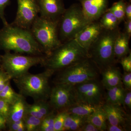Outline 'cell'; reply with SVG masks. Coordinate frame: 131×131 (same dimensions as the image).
<instances>
[{
	"mask_svg": "<svg viewBox=\"0 0 131 131\" xmlns=\"http://www.w3.org/2000/svg\"><path fill=\"white\" fill-rule=\"evenodd\" d=\"M0 50L30 56H45L30 30L11 24L0 29Z\"/></svg>",
	"mask_w": 131,
	"mask_h": 131,
	"instance_id": "6da1fadb",
	"label": "cell"
},
{
	"mask_svg": "<svg viewBox=\"0 0 131 131\" xmlns=\"http://www.w3.org/2000/svg\"><path fill=\"white\" fill-rule=\"evenodd\" d=\"M88 58V52L73 39L62 43L45 56L41 65L54 73Z\"/></svg>",
	"mask_w": 131,
	"mask_h": 131,
	"instance_id": "7a4b0ae2",
	"label": "cell"
},
{
	"mask_svg": "<svg viewBox=\"0 0 131 131\" xmlns=\"http://www.w3.org/2000/svg\"><path fill=\"white\" fill-rule=\"evenodd\" d=\"M54 73L51 71L46 69L44 72L38 74L28 72L13 80L21 95L32 97L35 102L47 101L51 90L49 81Z\"/></svg>",
	"mask_w": 131,
	"mask_h": 131,
	"instance_id": "3957f363",
	"label": "cell"
},
{
	"mask_svg": "<svg viewBox=\"0 0 131 131\" xmlns=\"http://www.w3.org/2000/svg\"><path fill=\"white\" fill-rule=\"evenodd\" d=\"M119 28L113 30L103 29L90 47L88 53L100 71L113 65L116 62L114 53L115 42L119 33Z\"/></svg>",
	"mask_w": 131,
	"mask_h": 131,
	"instance_id": "277c9868",
	"label": "cell"
},
{
	"mask_svg": "<svg viewBox=\"0 0 131 131\" xmlns=\"http://www.w3.org/2000/svg\"><path fill=\"white\" fill-rule=\"evenodd\" d=\"M60 71L55 79V84L75 86L97 79L100 71L93 61L88 58Z\"/></svg>",
	"mask_w": 131,
	"mask_h": 131,
	"instance_id": "5b68a950",
	"label": "cell"
},
{
	"mask_svg": "<svg viewBox=\"0 0 131 131\" xmlns=\"http://www.w3.org/2000/svg\"><path fill=\"white\" fill-rule=\"evenodd\" d=\"M59 22L39 16L31 26L30 30L45 56L62 43L59 36Z\"/></svg>",
	"mask_w": 131,
	"mask_h": 131,
	"instance_id": "8992f818",
	"label": "cell"
},
{
	"mask_svg": "<svg viewBox=\"0 0 131 131\" xmlns=\"http://www.w3.org/2000/svg\"><path fill=\"white\" fill-rule=\"evenodd\" d=\"M90 21L81 7L74 4L65 9L59 22V36L62 43L74 38L76 35Z\"/></svg>",
	"mask_w": 131,
	"mask_h": 131,
	"instance_id": "52a82bcc",
	"label": "cell"
},
{
	"mask_svg": "<svg viewBox=\"0 0 131 131\" xmlns=\"http://www.w3.org/2000/svg\"><path fill=\"white\" fill-rule=\"evenodd\" d=\"M45 56H25L6 51L1 55V69L8 75L11 79H16L28 73L32 66L41 65Z\"/></svg>",
	"mask_w": 131,
	"mask_h": 131,
	"instance_id": "ba28073f",
	"label": "cell"
},
{
	"mask_svg": "<svg viewBox=\"0 0 131 131\" xmlns=\"http://www.w3.org/2000/svg\"><path fill=\"white\" fill-rule=\"evenodd\" d=\"M51 90L49 103L55 111H59L79 102L74 86L64 84H55Z\"/></svg>",
	"mask_w": 131,
	"mask_h": 131,
	"instance_id": "9c48e42d",
	"label": "cell"
},
{
	"mask_svg": "<svg viewBox=\"0 0 131 131\" xmlns=\"http://www.w3.org/2000/svg\"><path fill=\"white\" fill-rule=\"evenodd\" d=\"M78 102L96 106L103 105V85L97 79L74 86Z\"/></svg>",
	"mask_w": 131,
	"mask_h": 131,
	"instance_id": "30bf717a",
	"label": "cell"
},
{
	"mask_svg": "<svg viewBox=\"0 0 131 131\" xmlns=\"http://www.w3.org/2000/svg\"><path fill=\"white\" fill-rule=\"evenodd\" d=\"M18 8L12 25L30 30L39 16V9L37 0H16Z\"/></svg>",
	"mask_w": 131,
	"mask_h": 131,
	"instance_id": "8fae6325",
	"label": "cell"
},
{
	"mask_svg": "<svg viewBox=\"0 0 131 131\" xmlns=\"http://www.w3.org/2000/svg\"><path fill=\"white\" fill-rule=\"evenodd\" d=\"M121 106L105 103H103L102 107L108 124L122 127L128 131L130 124V118Z\"/></svg>",
	"mask_w": 131,
	"mask_h": 131,
	"instance_id": "7c38bea8",
	"label": "cell"
},
{
	"mask_svg": "<svg viewBox=\"0 0 131 131\" xmlns=\"http://www.w3.org/2000/svg\"><path fill=\"white\" fill-rule=\"evenodd\" d=\"M39 16L52 21H59L65 10L62 0H37Z\"/></svg>",
	"mask_w": 131,
	"mask_h": 131,
	"instance_id": "4fadbf2b",
	"label": "cell"
},
{
	"mask_svg": "<svg viewBox=\"0 0 131 131\" xmlns=\"http://www.w3.org/2000/svg\"><path fill=\"white\" fill-rule=\"evenodd\" d=\"M103 30L99 21H91L78 33L74 39L88 52L91 45Z\"/></svg>",
	"mask_w": 131,
	"mask_h": 131,
	"instance_id": "5bb4252c",
	"label": "cell"
},
{
	"mask_svg": "<svg viewBox=\"0 0 131 131\" xmlns=\"http://www.w3.org/2000/svg\"><path fill=\"white\" fill-rule=\"evenodd\" d=\"M82 10L90 22L98 20L107 10L108 0H80Z\"/></svg>",
	"mask_w": 131,
	"mask_h": 131,
	"instance_id": "9a60e30c",
	"label": "cell"
},
{
	"mask_svg": "<svg viewBox=\"0 0 131 131\" xmlns=\"http://www.w3.org/2000/svg\"><path fill=\"white\" fill-rule=\"evenodd\" d=\"M101 71L102 77L101 83L106 89L123 84L120 71L114 64L107 66Z\"/></svg>",
	"mask_w": 131,
	"mask_h": 131,
	"instance_id": "2e32d148",
	"label": "cell"
},
{
	"mask_svg": "<svg viewBox=\"0 0 131 131\" xmlns=\"http://www.w3.org/2000/svg\"><path fill=\"white\" fill-rule=\"evenodd\" d=\"M28 105L25 96L21 95L14 103L10 105L7 123L23 120L27 114Z\"/></svg>",
	"mask_w": 131,
	"mask_h": 131,
	"instance_id": "e0dca14e",
	"label": "cell"
},
{
	"mask_svg": "<svg viewBox=\"0 0 131 131\" xmlns=\"http://www.w3.org/2000/svg\"><path fill=\"white\" fill-rule=\"evenodd\" d=\"M130 38L124 32H120L114 43V53L115 58L120 59L130 53Z\"/></svg>",
	"mask_w": 131,
	"mask_h": 131,
	"instance_id": "ac0fdd59",
	"label": "cell"
},
{
	"mask_svg": "<svg viewBox=\"0 0 131 131\" xmlns=\"http://www.w3.org/2000/svg\"><path fill=\"white\" fill-rule=\"evenodd\" d=\"M101 106H96L79 102L65 109L67 112L82 116L88 117Z\"/></svg>",
	"mask_w": 131,
	"mask_h": 131,
	"instance_id": "d6986e66",
	"label": "cell"
},
{
	"mask_svg": "<svg viewBox=\"0 0 131 131\" xmlns=\"http://www.w3.org/2000/svg\"><path fill=\"white\" fill-rule=\"evenodd\" d=\"M87 119V117L69 113L64 121L63 131H80Z\"/></svg>",
	"mask_w": 131,
	"mask_h": 131,
	"instance_id": "ffe728a7",
	"label": "cell"
},
{
	"mask_svg": "<svg viewBox=\"0 0 131 131\" xmlns=\"http://www.w3.org/2000/svg\"><path fill=\"white\" fill-rule=\"evenodd\" d=\"M102 106L87 117V120L93 124L100 131H106L107 125V119Z\"/></svg>",
	"mask_w": 131,
	"mask_h": 131,
	"instance_id": "44dd1931",
	"label": "cell"
},
{
	"mask_svg": "<svg viewBox=\"0 0 131 131\" xmlns=\"http://www.w3.org/2000/svg\"><path fill=\"white\" fill-rule=\"evenodd\" d=\"M106 103L122 105L125 89L123 84L107 89Z\"/></svg>",
	"mask_w": 131,
	"mask_h": 131,
	"instance_id": "7402d4cb",
	"label": "cell"
},
{
	"mask_svg": "<svg viewBox=\"0 0 131 131\" xmlns=\"http://www.w3.org/2000/svg\"><path fill=\"white\" fill-rule=\"evenodd\" d=\"M99 23L103 29L113 30L119 28L120 22L112 13L107 9L100 18Z\"/></svg>",
	"mask_w": 131,
	"mask_h": 131,
	"instance_id": "603a6c76",
	"label": "cell"
},
{
	"mask_svg": "<svg viewBox=\"0 0 131 131\" xmlns=\"http://www.w3.org/2000/svg\"><path fill=\"white\" fill-rule=\"evenodd\" d=\"M20 95V94L17 93L12 89L9 81L0 92V99L6 101L11 105L14 103Z\"/></svg>",
	"mask_w": 131,
	"mask_h": 131,
	"instance_id": "cb8c5ba5",
	"label": "cell"
},
{
	"mask_svg": "<svg viewBox=\"0 0 131 131\" xmlns=\"http://www.w3.org/2000/svg\"><path fill=\"white\" fill-rule=\"evenodd\" d=\"M126 5L125 0H119L117 2L115 3L110 8H108L109 11L116 16L120 23L126 19Z\"/></svg>",
	"mask_w": 131,
	"mask_h": 131,
	"instance_id": "d4e9b609",
	"label": "cell"
},
{
	"mask_svg": "<svg viewBox=\"0 0 131 131\" xmlns=\"http://www.w3.org/2000/svg\"><path fill=\"white\" fill-rule=\"evenodd\" d=\"M42 119L30 115H26L23 119L26 131H39Z\"/></svg>",
	"mask_w": 131,
	"mask_h": 131,
	"instance_id": "484cf974",
	"label": "cell"
},
{
	"mask_svg": "<svg viewBox=\"0 0 131 131\" xmlns=\"http://www.w3.org/2000/svg\"><path fill=\"white\" fill-rule=\"evenodd\" d=\"M56 115L55 110H53L50 113L42 119L39 131H55L54 122Z\"/></svg>",
	"mask_w": 131,
	"mask_h": 131,
	"instance_id": "4316f807",
	"label": "cell"
},
{
	"mask_svg": "<svg viewBox=\"0 0 131 131\" xmlns=\"http://www.w3.org/2000/svg\"><path fill=\"white\" fill-rule=\"evenodd\" d=\"M69 114L65 110H63L59 111L58 113L56 115L54 122L55 131H63L64 121Z\"/></svg>",
	"mask_w": 131,
	"mask_h": 131,
	"instance_id": "83f0119b",
	"label": "cell"
},
{
	"mask_svg": "<svg viewBox=\"0 0 131 131\" xmlns=\"http://www.w3.org/2000/svg\"><path fill=\"white\" fill-rule=\"evenodd\" d=\"M38 109L44 118L53 111V110L47 101L35 102Z\"/></svg>",
	"mask_w": 131,
	"mask_h": 131,
	"instance_id": "f1b7e54d",
	"label": "cell"
},
{
	"mask_svg": "<svg viewBox=\"0 0 131 131\" xmlns=\"http://www.w3.org/2000/svg\"><path fill=\"white\" fill-rule=\"evenodd\" d=\"M11 0H0V19L3 25L8 24L5 16V11L6 8L10 4Z\"/></svg>",
	"mask_w": 131,
	"mask_h": 131,
	"instance_id": "f546056e",
	"label": "cell"
},
{
	"mask_svg": "<svg viewBox=\"0 0 131 131\" xmlns=\"http://www.w3.org/2000/svg\"><path fill=\"white\" fill-rule=\"evenodd\" d=\"M121 64L125 72H131V54L130 52L128 55L120 59Z\"/></svg>",
	"mask_w": 131,
	"mask_h": 131,
	"instance_id": "4dcf8cb0",
	"label": "cell"
},
{
	"mask_svg": "<svg viewBox=\"0 0 131 131\" xmlns=\"http://www.w3.org/2000/svg\"><path fill=\"white\" fill-rule=\"evenodd\" d=\"M27 114L34 116L41 119H43L44 118L43 117L39 112L35 103L32 105L29 104L27 108Z\"/></svg>",
	"mask_w": 131,
	"mask_h": 131,
	"instance_id": "1f68e13d",
	"label": "cell"
},
{
	"mask_svg": "<svg viewBox=\"0 0 131 131\" xmlns=\"http://www.w3.org/2000/svg\"><path fill=\"white\" fill-rule=\"evenodd\" d=\"M10 105L6 101L0 99V114L7 119L8 118L10 110Z\"/></svg>",
	"mask_w": 131,
	"mask_h": 131,
	"instance_id": "d6a6232c",
	"label": "cell"
},
{
	"mask_svg": "<svg viewBox=\"0 0 131 131\" xmlns=\"http://www.w3.org/2000/svg\"><path fill=\"white\" fill-rule=\"evenodd\" d=\"M11 80L8 75L2 69H0V92L2 91Z\"/></svg>",
	"mask_w": 131,
	"mask_h": 131,
	"instance_id": "836d02e7",
	"label": "cell"
},
{
	"mask_svg": "<svg viewBox=\"0 0 131 131\" xmlns=\"http://www.w3.org/2000/svg\"><path fill=\"white\" fill-rule=\"evenodd\" d=\"M122 84L126 89H131V72H125L122 75Z\"/></svg>",
	"mask_w": 131,
	"mask_h": 131,
	"instance_id": "e575fe53",
	"label": "cell"
},
{
	"mask_svg": "<svg viewBox=\"0 0 131 131\" xmlns=\"http://www.w3.org/2000/svg\"><path fill=\"white\" fill-rule=\"evenodd\" d=\"M122 105L129 109L131 108V90L125 89Z\"/></svg>",
	"mask_w": 131,
	"mask_h": 131,
	"instance_id": "d590c367",
	"label": "cell"
},
{
	"mask_svg": "<svg viewBox=\"0 0 131 131\" xmlns=\"http://www.w3.org/2000/svg\"><path fill=\"white\" fill-rule=\"evenodd\" d=\"M23 124H24L23 120L7 123L9 130L10 131H18L19 127Z\"/></svg>",
	"mask_w": 131,
	"mask_h": 131,
	"instance_id": "8d00e7d4",
	"label": "cell"
},
{
	"mask_svg": "<svg viewBox=\"0 0 131 131\" xmlns=\"http://www.w3.org/2000/svg\"><path fill=\"white\" fill-rule=\"evenodd\" d=\"M80 131H100L94 125L87 120Z\"/></svg>",
	"mask_w": 131,
	"mask_h": 131,
	"instance_id": "74e56055",
	"label": "cell"
},
{
	"mask_svg": "<svg viewBox=\"0 0 131 131\" xmlns=\"http://www.w3.org/2000/svg\"><path fill=\"white\" fill-rule=\"evenodd\" d=\"M106 130L108 131H126L127 130L122 127L118 126L113 125L107 124Z\"/></svg>",
	"mask_w": 131,
	"mask_h": 131,
	"instance_id": "f35d334b",
	"label": "cell"
},
{
	"mask_svg": "<svg viewBox=\"0 0 131 131\" xmlns=\"http://www.w3.org/2000/svg\"><path fill=\"white\" fill-rule=\"evenodd\" d=\"M124 32L130 38L131 36V20H126L124 25Z\"/></svg>",
	"mask_w": 131,
	"mask_h": 131,
	"instance_id": "ab89813d",
	"label": "cell"
},
{
	"mask_svg": "<svg viewBox=\"0 0 131 131\" xmlns=\"http://www.w3.org/2000/svg\"><path fill=\"white\" fill-rule=\"evenodd\" d=\"M125 19L131 20V4L130 2L126 3L125 9Z\"/></svg>",
	"mask_w": 131,
	"mask_h": 131,
	"instance_id": "60d3db41",
	"label": "cell"
},
{
	"mask_svg": "<svg viewBox=\"0 0 131 131\" xmlns=\"http://www.w3.org/2000/svg\"><path fill=\"white\" fill-rule=\"evenodd\" d=\"M7 119L6 117L0 114V131L5 129L7 125Z\"/></svg>",
	"mask_w": 131,
	"mask_h": 131,
	"instance_id": "b9f144b4",
	"label": "cell"
},
{
	"mask_svg": "<svg viewBox=\"0 0 131 131\" xmlns=\"http://www.w3.org/2000/svg\"><path fill=\"white\" fill-rule=\"evenodd\" d=\"M1 55H0V64H1Z\"/></svg>",
	"mask_w": 131,
	"mask_h": 131,
	"instance_id": "7bdbcfd3",
	"label": "cell"
}]
</instances>
